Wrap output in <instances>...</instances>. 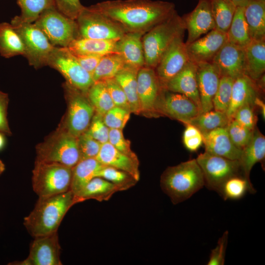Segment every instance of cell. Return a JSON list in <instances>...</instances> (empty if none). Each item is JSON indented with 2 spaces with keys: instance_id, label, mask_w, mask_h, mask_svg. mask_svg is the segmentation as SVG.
Segmentation results:
<instances>
[{
  "instance_id": "1",
  "label": "cell",
  "mask_w": 265,
  "mask_h": 265,
  "mask_svg": "<svg viewBox=\"0 0 265 265\" xmlns=\"http://www.w3.org/2000/svg\"><path fill=\"white\" fill-rule=\"evenodd\" d=\"M119 25L126 32L144 34L176 11L171 2L152 0H108L90 6Z\"/></svg>"
},
{
  "instance_id": "2",
  "label": "cell",
  "mask_w": 265,
  "mask_h": 265,
  "mask_svg": "<svg viewBox=\"0 0 265 265\" xmlns=\"http://www.w3.org/2000/svg\"><path fill=\"white\" fill-rule=\"evenodd\" d=\"M77 204L75 195L69 190L62 193L39 197L24 225L34 238L57 232L69 210Z\"/></svg>"
},
{
  "instance_id": "3",
  "label": "cell",
  "mask_w": 265,
  "mask_h": 265,
  "mask_svg": "<svg viewBox=\"0 0 265 265\" xmlns=\"http://www.w3.org/2000/svg\"><path fill=\"white\" fill-rule=\"evenodd\" d=\"M160 185L172 203L189 199L205 186L203 174L196 159L167 167L160 177Z\"/></svg>"
},
{
  "instance_id": "4",
  "label": "cell",
  "mask_w": 265,
  "mask_h": 265,
  "mask_svg": "<svg viewBox=\"0 0 265 265\" xmlns=\"http://www.w3.org/2000/svg\"><path fill=\"white\" fill-rule=\"evenodd\" d=\"M186 28L176 10L169 18L145 33L142 38L145 65L155 69L174 40L184 34Z\"/></svg>"
},
{
  "instance_id": "5",
  "label": "cell",
  "mask_w": 265,
  "mask_h": 265,
  "mask_svg": "<svg viewBox=\"0 0 265 265\" xmlns=\"http://www.w3.org/2000/svg\"><path fill=\"white\" fill-rule=\"evenodd\" d=\"M36 160L73 167L80 160L78 137L59 126L36 146Z\"/></svg>"
},
{
  "instance_id": "6",
  "label": "cell",
  "mask_w": 265,
  "mask_h": 265,
  "mask_svg": "<svg viewBox=\"0 0 265 265\" xmlns=\"http://www.w3.org/2000/svg\"><path fill=\"white\" fill-rule=\"evenodd\" d=\"M72 168L57 163L35 160L32 188L39 197L56 195L70 190Z\"/></svg>"
},
{
  "instance_id": "7",
  "label": "cell",
  "mask_w": 265,
  "mask_h": 265,
  "mask_svg": "<svg viewBox=\"0 0 265 265\" xmlns=\"http://www.w3.org/2000/svg\"><path fill=\"white\" fill-rule=\"evenodd\" d=\"M63 87L67 109L59 126L78 137L88 129L95 110L86 93L66 82L63 84Z\"/></svg>"
},
{
  "instance_id": "8",
  "label": "cell",
  "mask_w": 265,
  "mask_h": 265,
  "mask_svg": "<svg viewBox=\"0 0 265 265\" xmlns=\"http://www.w3.org/2000/svg\"><path fill=\"white\" fill-rule=\"evenodd\" d=\"M54 47H67L79 37L76 20L61 13L55 5L44 10L34 22Z\"/></svg>"
},
{
  "instance_id": "9",
  "label": "cell",
  "mask_w": 265,
  "mask_h": 265,
  "mask_svg": "<svg viewBox=\"0 0 265 265\" xmlns=\"http://www.w3.org/2000/svg\"><path fill=\"white\" fill-rule=\"evenodd\" d=\"M80 38L117 41L126 33L113 20L89 6H84L76 20Z\"/></svg>"
},
{
  "instance_id": "10",
  "label": "cell",
  "mask_w": 265,
  "mask_h": 265,
  "mask_svg": "<svg viewBox=\"0 0 265 265\" xmlns=\"http://www.w3.org/2000/svg\"><path fill=\"white\" fill-rule=\"evenodd\" d=\"M47 65L62 74L68 84L85 93L94 83L92 75L80 66L67 47H54Z\"/></svg>"
},
{
  "instance_id": "11",
  "label": "cell",
  "mask_w": 265,
  "mask_h": 265,
  "mask_svg": "<svg viewBox=\"0 0 265 265\" xmlns=\"http://www.w3.org/2000/svg\"><path fill=\"white\" fill-rule=\"evenodd\" d=\"M196 160L201 168L208 189L219 193L224 182L235 175L242 174L238 160H233L205 151Z\"/></svg>"
},
{
  "instance_id": "12",
  "label": "cell",
  "mask_w": 265,
  "mask_h": 265,
  "mask_svg": "<svg viewBox=\"0 0 265 265\" xmlns=\"http://www.w3.org/2000/svg\"><path fill=\"white\" fill-rule=\"evenodd\" d=\"M12 26L22 41L25 49L24 56L29 64L35 69L47 65L48 57L54 46L44 33L34 23Z\"/></svg>"
},
{
  "instance_id": "13",
  "label": "cell",
  "mask_w": 265,
  "mask_h": 265,
  "mask_svg": "<svg viewBox=\"0 0 265 265\" xmlns=\"http://www.w3.org/2000/svg\"><path fill=\"white\" fill-rule=\"evenodd\" d=\"M155 108L158 116H165L185 125L202 112L189 98L164 88L161 90Z\"/></svg>"
},
{
  "instance_id": "14",
  "label": "cell",
  "mask_w": 265,
  "mask_h": 265,
  "mask_svg": "<svg viewBox=\"0 0 265 265\" xmlns=\"http://www.w3.org/2000/svg\"><path fill=\"white\" fill-rule=\"evenodd\" d=\"M61 246L57 231L35 237L30 244L29 252L22 261L9 264L17 265H61Z\"/></svg>"
},
{
  "instance_id": "15",
  "label": "cell",
  "mask_w": 265,
  "mask_h": 265,
  "mask_svg": "<svg viewBox=\"0 0 265 265\" xmlns=\"http://www.w3.org/2000/svg\"><path fill=\"white\" fill-rule=\"evenodd\" d=\"M184 37L183 34L174 40L155 68L162 88L189 61Z\"/></svg>"
},
{
  "instance_id": "16",
  "label": "cell",
  "mask_w": 265,
  "mask_h": 265,
  "mask_svg": "<svg viewBox=\"0 0 265 265\" xmlns=\"http://www.w3.org/2000/svg\"><path fill=\"white\" fill-rule=\"evenodd\" d=\"M137 83L141 113L158 117L156 104L162 88L155 69L145 66L140 68L137 72Z\"/></svg>"
},
{
  "instance_id": "17",
  "label": "cell",
  "mask_w": 265,
  "mask_h": 265,
  "mask_svg": "<svg viewBox=\"0 0 265 265\" xmlns=\"http://www.w3.org/2000/svg\"><path fill=\"white\" fill-rule=\"evenodd\" d=\"M211 63L220 77H226L235 80L244 75L245 49L227 41L217 53Z\"/></svg>"
},
{
  "instance_id": "18",
  "label": "cell",
  "mask_w": 265,
  "mask_h": 265,
  "mask_svg": "<svg viewBox=\"0 0 265 265\" xmlns=\"http://www.w3.org/2000/svg\"><path fill=\"white\" fill-rule=\"evenodd\" d=\"M182 18L187 31L186 44L194 41L202 35L215 28L210 0H199L195 8Z\"/></svg>"
},
{
  "instance_id": "19",
  "label": "cell",
  "mask_w": 265,
  "mask_h": 265,
  "mask_svg": "<svg viewBox=\"0 0 265 265\" xmlns=\"http://www.w3.org/2000/svg\"><path fill=\"white\" fill-rule=\"evenodd\" d=\"M227 42L226 33L216 29H212L205 36L186 44L189 60L196 64L199 62H211Z\"/></svg>"
},
{
  "instance_id": "20",
  "label": "cell",
  "mask_w": 265,
  "mask_h": 265,
  "mask_svg": "<svg viewBox=\"0 0 265 265\" xmlns=\"http://www.w3.org/2000/svg\"><path fill=\"white\" fill-rule=\"evenodd\" d=\"M196 78L202 112L211 110L220 77L211 62H199L196 63Z\"/></svg>"
},
{
  "instance_id": "21",
  "label": "cell",
  "mask_w": 265,
  "mask_h": 265,
  "mask_svg": "<svg viewBox=\"0 0 265 265\" xmlns=\"http://www.w3.org/2000/svg\"><path fill=\"white\" fill-rule=\"evenodd\" d=\"M163 88L184 95L192 100L202 110L196 78V64L194 62L189 60Z\"/></svg>"
},
{
  "instance_id": "22",
  "label": "cell",
  "mask_w": 265,
  "mask_h": 265,
  "mask_svg": "<svg viewBox=\"0 0 265 265\" xmlns=\"http://www.w3.org/2000/svg\"><path fill=\"white\" fill-rule=\"evenodd\" d=\"M205 152L233 160H238L241 150L231 141L225 127L203 134Z\"/></svg>"
},
{
  "instance_id": "23",
  "label": "cell",
  "mask_w": 265,
  "mask_h": 265,
  "mask_svg": "<svg viewBox=\"0 0 265 265\" xmlns=\"http://www.w3.org/2000/svg\"><path fill=\"white\" fill-rule=\"evenodd\" d=\"M102 165L126 172L137 181L139 180V161L117 150L109 142L102 144L96 158Z\"/></svg>"
},
{
  "instance_id": "24",
  "label": "cell",
  "mask_w": 265,
  "mask_h": 265,
  "mask_svg": "<svg viewBox=\"0 0 265 265\" xmlns=\"http://www.w3.org/2000/svg\"><path fill=\"white\" fill-rule=\"evenodd\" d=\"M143 34L128 32L116 41V53L122 56L127 66L139 69L145 65L142 41Z\"/></svg>"
},
{
  "instance_id": "25",
  "label": "cell",
  "mask_w": 265,
  "mask_h": 265,
  "mask_svg": "<svg viewBox=\"0 0 265 265\" xmlns=\"http://www.w3.org/2000/svg\"><path fill=\"white\" fill-rule=\"evenodd\" d=\"M261 91L255 82L245 75L236 79L233 82L232 96L229 107L226 112L232 119L236 111L241 106L250 104L254 105L255 99Z\"/></svg>"
},
{
  "instance_id": "26",
  "label": "cell",
  "mask_w": 265,
  "mask_h": 265,
  "mask_svg": "<svg viewBox=\"0 0 265 265\" xmlns=\"http://www.w3.org/2000/svg\"><path fill=\"white\" fill-rule=\"evenodd\" d=\"M265 157V137L256 127L249 143L241 149L238 162L241 173L248 181L254 165L263 161Z\"/></svg>"
},
{
  "instance_id": "27",
  "label": "cell",
  "mask_w": 265,
  "mask_h": 265,
  "mask_svg": "<svg viewBox=\"0 0 265 265\" xmlns=\"http://www.w3.org/2000/svg\"><path fill=\"white\" fill-rule=\"evenodd\" d=\"M244 14L251 40H265V0H252L244 7Z\"/></svg>"
},
{
  "instance_id": "28",
  "label": "cell",
  "mask_w": 265,
  "mask_h": 265,
  "mask_svg": "<svg viewBox=\"0 0 265 265\" xmlns=\"http://www.w3.org/2000/svg\"><path fill=\"white\" fill-rule=\"evenodd\" d=\"M244 75L254 81L265 74V40L251 41L245 49Z\"/></svg>"
},
{
  "instance_id": "29",
  "label": "cell",
  "mask_w": 265,
  "mask_h": 265,
  "mask_svg": "<svg viewBox=\"0 0 265 265\" xmlns=\"http://www.w3.org/2000/svg\"><path fill=\"white\" fill-rule=\"evenodd\" d=\"M103 165L96 158L80 160L72 167L70 187L75 196L77 195L94 177Z\"/></svg>"
},
{
  "instance_id": "30",
  "label": "cell",
  "mask_w": 265,
  "mask_h": 265,
  "mask_svg": "<svg viewBox=\"0 0 265 265\" xmlns=\"http://www.w3.org/2000/svg\"><path fill=\"white\" fill-rule=\"evenodd\" d=\"M116 41L80 37L72 41L67 48L74 55L102 56L116 52Z\"/></svg>"
},
{
  "instance_id": "31",
  "label": "cell",
  "mask_w": 265,
  "mask_h": 265,
  "mask_svg": "<svg viewBox=\"0 0 265 265\" xmlns=\"http://www.w3.org/2000/svg\"><path fill=\"white\" fill-rule=\"evenodd\" d=\"M121 189L116 185L102 178H93L76 196L78 203L89 199L101 202L108 200L112 196Z\"/></svg>"
},
{
  "instance_id": "32",
  "label": "cell",
  "mask_w": 265,
  "mask_h": 265,
  "mask_svg": "<svg viewBox=\"0 0 265 265\" xmlns=\"http://www.w3.org/2000/svg\"><path fill=\"white\" fill-rule=\"evenodd\" d=\"M138 70L127 66L114 78L126 94L131 112L135 114L141 113L137 94V76Z\"/></svg>"
},
{
  "instance_id": "33",
  "label": "cell",
  "mask_w": 265,
  "mask_h": 265,
  "mask_svg": "<svg viewBox=\"0 0 265 265\" xmlns=\"http://www.w3.org/2000/svg\"><path fill=\"white\" fill-rule=\"evenodd\" d=\"M25 54L22 41L11 24L0 23V54L10 58Z\"/></svg>"
},
{
  "instance_id": "34",
  "label": "cell",
  "mask_w": 265,
  "mask_h": 265,
  "mask_svg": "<svg viewBox=\"0 0 265 265\" xmlns=\"http://www.w3.org/2000/svg\"><path fill=\"white\" fill-rule=\"evenodd\" d=\"M17 1L21 13L13 18L10 23L12 26L32 23L44 10L55 5L54 0H17Z\"/></svg>"
},
{
  "instance_id": "35",
  "label": "cell",
  "mask_w": 265,
  "mask_h": 265,
  "mask_svg": "<svg viewBox=\"0 0 265 265\" xmlns=\"http://www.w3.org/2000/svg\"><path fill=\"white\" fill-rule=\"evenodd\" d=\"M227 41L240 48L245 49L251 42L244 14V7H237L226 33Z\"/></svg>"
},
{
  "instance_id": "36",
  "label": "cell",
  "mask_w": 265,
  "mask_h": 265,
  "mask_svg": "<svg viewBox=\"0 0 265 265\" xmlns=\"http://www.w3.org/2000/svg\"><path fill=\"white\" fill-rule=\"evenodd\" d=\"M126 64L118 53L115 52L102 56L92 75L94 82L114 78Z\"/></svg>"
},
{
  "instance_id": "37",
  "label": "cell",
  "mask_w": 265,
  "mask_h": 265,
  "mask_svg": "<svg viewBox=\"0 0 265 265\" xmlns=\"http://www.w3.org/2000/svg\"><path fill=\"white\" fill-rule=\"evenodd\" d=\"M210 1L215 29L226 33L237 7L230 0H210Z\"/></svg>"
},
{
  "instance_id": "38",
  "label": "cell",
  "mask_w": 265,
  "mask_h": 265,
  "mask_svg": "<svg viewBox=\"0 0 265 265\" xmlns=\"http://www.w3.org/2000/svg\"><path fill=\"white\" fill-rule=\"evenodd\" d=\"M230 120L225 112L213 109L200 113L187 124L195 126L203 134L216 129L225 127Z\"/></svg>"
},
{
  "instance_id": "39",
  "label": "cell",
  "mask_w": 265,
  "mask_h": 265,
  "mask_svg": "<svg viewBox=\"0 0 265 265\" xmlns=\"http://www.w3.org/2000/svg\"><path fill=\"white\" fill-rule=\"evenodd\" d=\"M87 96L95 112L102 116L115 106L105 80L94 82Z\"/></svg>"
},
{
  "instance_id": "40",
  "label": "cell",
  "mask_w": 265,
  "mask_h": 265,
  "mask_svg": "<svg viewBox=\"0 0 265 265\" xmlns=\"http://www.w3.org/2000/svg\"><path fill=\"white\" fill-rule=\"evenodd\" d=\"M247 191L255 193L256 190L251 182L243 175L239 174L227 180L222 186L219 194L225 200H238L242 198Z\"/></svg>"
},
{
  "instance_id": "41",
  "label": "cell",
  "mask_w": 265,
  "mask_h": 265,
  "mask_svg": "<svg viewBox=\"0 0 265 265\" xmlns=\"http://www.w3.org/2000/svg\"><path fill=\"white\" fill-rule=\"evenodd\" d=\"M96 177L102 178L118 186L121 190H127L134 186L137 181L128 173L115 168L103 165Z\"/></svg>"
},
{
  "instance_id": "42",
  "label": "cell",
  "mask_w": 265,
  "mask_h": 265,
  "mask_svg": "<svg viewBox=\"0 0 265 265\" xmlns=\"http://www.w3.org/2000/svg\"><path fill=\"white\" fill-rule=\"evenodd\" d=\"M234 80L229 77H220L218 88L212 100L213 109L226 112L231 101Z\"/></svg>"
},
{
  "instance_id": "43",
  "label": "cell",
  "mask_w": 265,
  "mask_h": 265,
  "mask_svg": "<svg viewBox=\"0 0 265 265\" xmlns=\"http://www.w3.org/2000/svg\"><path fill=\"white\" fill-rule=\"evenodd\" d=\"M225 128L233 144L241 150L250 141L254 130H249L234 119H231Z\"/></svg>"
},
{
  "instance_id": "44",
  "label": "cell",
  "mask_w": 265,
  "mask_h": 265,
  "mask_svg": "<svg viewBox=\"0 0 265 265\" xmlns=\"http://www.w3.org/2000/svg\"><path fill=\"white\" fill-rule=\"evenodd\" d=\"M131 113L124 108L114 106L103 116V120L109 129L123 130L130 119Z\"/></svg>"
},
{
  "instance_id": "45",
  "label": "cell",
  "mask_w": 265,
  "mask_h": 265,
  "mask_svg": "<svg viewBox=\"0 0 265 265\" xmlns=\"http://www.w3.org/2000/svg\"><path fill=\"white\" fill-rule=\"evenodd\" d=\"M80 160L96 158L102 144L92 137L86 131L78 137Z\"/></svg>"
},
{
  "instance_id": "46",
  "label": "cell",
  "mask_w": 265,
  "mask_h": 265,
  "mask_svg": "<svg viewBox=\"0 0 265 265\" xmlns=\"http://www.w3.org/2000/svg\"><path fill=\"white\" fill-rule=\"evenodd\" d=\"M86 132L102 144L108 142L109 129L105 124L103 116L96 112Z\"/></svg>"
},
{
  "instance_id": "47",
  "label": "cell",
  "mask_w": 265,
  "mask_h": 265,
  "mask_svg": "<svg viewBox=\"0 0 265 265\" xmlns=\"http://www.w3.org/2000/svg\"><path fill=\"white\" fill-rule=\"evenodd\" d=\"M255 108L252 105H245L236 111L232 119L249 130H253L256 127L258 120Z\"/></svg>"
},
{
  "instance_id": "48",
  "label": "cell",
  "mask_w": 265,
  "mask_h": 265,
  "mask_svg": "<svg viewBox=\"0 0 265 265\" xmlns=\"http://www.w3.org/2000/svg\"><path fill=\"white\" fill-rule=\"evenodd\" d=\"M108 142L117 150L134 159L136 155L132 150L130 141L124 136L123 130L109 129Z\"/></svg>"
},
{
  "instance_id": "49",
  "label": "cell",
  "mask_w": 265,
  "mask_h": 265,
  "mask_svg": "<svg viewBox=\"0 0 265 265\" xmlns=\"http://www.w3.org/2000/svg\"><path fill=\"white\" fill-rule=\"evenodd\" d=\"M105 81L115 106L131 112L126 94L115 79H108Z\"/></svg>"
},
{
  "instance_id": "50",
  "label": "cell",
  "mask_w": 265,
  "mask_h": 265,
  "mask_svg": "<svg viewBox=\"0 0 265 265\" xmlns=\"http://www.w3.org/2000/svg\"><path fill=\"white\" fill-rule=\"evenodd\" d=\"M183 133V142L185 147L190 151H197L203 143V134L195 126L186 125Z\"/></svg>"
},
{
  "instance_id": "51",
  "label": "cell",
  "mask_w": 265,
  "mask_h": 265,
  "mask_svg": "<svg viewBox=\"0 0 265 265\" xmlns=\"http://www.w3.org/2000/svg\"><path fill=\"white\" fill-rule=\"evenodd\" d=\"M228 231H225L219 238L216 247L211 252L208 265H223L228 244Z\"/></svg>"
},
{
  "instance_id": "52",
  "label": "cell",
  "mask_w": 265,
  "mask_h": 265,
  "mask_svg": "<svg viewBox=\"0 0 265 265\" xmlns=\"http://www.w3.org/2000/svg\"><path fill=\"white\" fill-rule=\"evenodd\" d=\"M56 8L68 17L76 20L84 6L80 0H54Z\"/></svg>"
},
{
  "instance_id": "53",
  "label": "cell",
  "mask_w": 265,
  "mask_h": 265,
  "mask_svg": "<svg viewBox=\"0 0 265 265\" xmlns=\"http://www.w3.org/2000/svg\"><path fill=\"white\" fill-rule=\"evenodd\" d=\"M9 102L8 94L0 91V132L10 135L11 132L7 119V110Z\"/></svg>"
},
{
  "instance_id": "54",
  "label": "cell",
  "mask_w": 265,
  "mask_h": 265,
  "mask_svg": "<svg viewBox=\"0 0 265 265\" xmlns=\"http://www.w3.org/2000/svg\"><path fill=\"white\" fill-rule=\"evenodd\" d=\"M74 55L80 66L91 75L102 57L101 56L93 55Z\"/></svg>"
},
{
  "instance_id": "55",
  "label": "cell",
  "mask_w": 265,
  "mask_h": 265,
  "mask_svg": "<svg viewBox=\"0 0 265 265\" xmlns=\"http://www.w3.org/2000/svg\"><path fill=\"white\" fill-rule=\"evenodd\" d=\"M254 105L255 107L258 108L260 112L262 113V116L265 120V104L263 101L261 99V98L258 96L257 97L254 101Z\"/></svg>"
},
{
  "instance_id": "56",
  "label": "cell",
  "mask_w": 265,
  "mask_h": 265,
  "mask_svg": "<svg viewBox=\"0 0 265 265\" xmlns=\"http://www.w3.org/2000/svg\"><path fill=\"white\" fill-rule=\"evenodd\" d=\"M237 7H244L252 0H230Z\"/></svg>"
},
{
  "instance_id": "57",
  "label": "cell",
  "mask_w": 265,
  "mask_h": 265,
  "mask_svg": "<svg viewBox=\"0 0 265 265\" xmlns=\"http://www.w3.org/2000/svg\"><path fill=\"white\" fill-rule=\"evenodd\" d=\"M4 134L0 132V151L4 148L5 145V138Z\"/></svg>"
},
{
  "instance_id": "58",
  "label": "cell",
  "mask_w": 265,
  "mask_h": 265,
  "mask_svg": "<svg viewBox=\"0 0 265 265\" xmlns=\"http://www.w3.org/2000/svg\"><path fill=\"white\" fill-rule=\"evenodd\" d=\"M5 166L3 161L0 159V175L4 171Z\"/></svg>"
},
{
  "instance_id": "59",
  "label": "cell",
  "mask_w": 265,
  "mask_h": 265,
  "mask_svg": "<svg viewBox=\"0 0 265 265\" xmlns=\"http://www.w3.org/2000/svg\"></svg>"
},
{
  "instance_id": "60",
  "label": "cell",
  "mask_w": 265,
  "mask_h": 265,
  "mask_svg": "<svg viewBox=\"0 0 265 265\" xmlns=\"http://www.w3.org/2000/svg\"></svg>"
}]
</instances>
